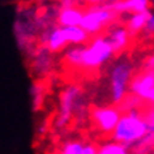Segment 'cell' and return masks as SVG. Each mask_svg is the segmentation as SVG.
Wrapping results in <instances>:
<instances>
[{
	"label": "cell",
	"instance_id": "6da1fadb",
	"mask_svg": "<svg viewBox=\"0 0 154 154\" xmlns=\"http://www.w3.org/2000/svg\"><path fill=\"white\" fill-rule=\"evenodd\" d=\"M89 111L82 88L77 84H69L59 94V109L54 127L56 131H63L71 125L73 120L77 123L86 122L89 119Z\"/></svg>",
	"mask_w": 154,
	"mask_h": 154
},
{
	"label": "cell",
	"instance_id": "7a4b0ae2",
	"mask_svg": "<svg viewBox=\"0 0 154 154\" xmlns=\"http://www.w3.org/2000/svg\"><path fill=\"white\" fill-rule=\"evenodd\" d=\"M12 28L18 51L28 59L39 46L42 28L38 21V9L32 7L17 8Z\"/></svg>",
	"mask_w": 154,
	"mask_h": 154
},
{
	"label": "cell",
	"instance_id": "3957f363",
	"mask_svg": "<svg viewBox=\"0 0 154 154\" xmlns=\"http://www.w3.org/2000/svg\"><path fill=\"white\" fill-rule=\"evenodd\" d=\"M134 63L128 55H118L107 68V91L110 105H120L129 94V85L134 77Z\"/></svg>",
	"mask_w": 154,
	"mask_h": 154
},
{
	"label": "cell",
	"instance_id": "277c9868",
	"mask_svg": "<svg viewBox=\"0 0 154 154\" xmlns=\"http://www.w3.org/2000/svg\"><path fill=\"white\" fill-rule=\"evenodd\" d=\"M149 129V122L145 116V112L140 110H132L128 112H123L116 128L111 133L110 140L132 149L138 144Z\"/></svg>",
	"mask_w": 154,
	"mask_h": 154
},
{
	"label": "cell",
	"instance_id": "5b68a950",
	"mask_svg": "<svg viewBox=\"0 0 154 154\" xmlns=\"http://www.w3.org/2000/svg\"><path fill=\"white\" fill-rule=\"evenodd\" d=\"M115 57H116V54L114 52L105 34L93 37L86 43L85 51H84L82 71H97L110 64Z\"/></svg>",
	"mask_w": 154,
	"mask_h": 154
},
{
	"label": "cell",
	"instance_id": "8992f818",
	"mask_svg": "<svg viewBox=\"0 0 154 154\" xmlns=\"http://www.w3.org/2000/svg\"><path fill=\"white\" fill-rule=\"evenodd\" d=\"M119 14H116L107 3L98 5H89L85 8L81 28L89 34L90 38L101 35L114 22H116Z\"/></svg>",
	"mask_w": 154,
	"mask_h": 154
},
{
	"label": "cell",
	"instance_id": "52a82bcc",
	"mask_svg": "<svg viewBox=\"0 0 154 154\" xmlns=\"http://www.w3.org/2000/svg\"><path fill=\"white\" fill-rule=\"evenodd\" d=\"M122 110L116 105H101L90 107L89 120L91 125L102 134H110L116 128L122 118Z\"/></svg>",
	"mask_w": 154,
	"mask_h": 154
},
{
	"label": "cell",
	"instance_id": "ba28073f",
	"mask_svg": "<svg viewBox=\"0 0 154 154\" xmlns=\"http://www.w3.org/2000/svg\"><path fill=\"white\" fill-rule=\"evenodd\" d=\"M56 54L51 52L45 46H38L33 54L28 57L29 60V69L34 80L42 81L54 72L56 67Z\"/></svg>",
	"mask_w": 154,
	"mask_h": 154
},
{
	"label": "cell",
	"instance_id": "9c48e42d",
	"mask_svg": "<svg viewBox=\"0 0 154 154\" xmlns=\"http://www.w3.org/2000/svg\"><path fill=\"white\" fill-rule=\"evenodd\" d=\"M103 34L107 38V41L110 42L111 47H112L114 52L116 54V56L124 54L125 50L129 47L131 41H132V35L129 34L125 24L120 22L119 20L116 22H114L111 26H109V29Z\"/></svg>",
	"mask_w": 154,
	"mask_h": 154
},
{
	"label": "cell",
	"instance_id": "30bf717a",
	"mask_svg": "<svg viewBox=\"0 0 154 154\" xmlns=\"http://www.w3.org/2000/svg\"><path fill=\"white\" fill-rule=\"evenodd\" d=\"M39 45L45 46L46 48H48L51 52L60 55L65 48L68 47V42L65 39L63 28L59 25H52L50 28L45 29L39 35Z\"/></svg>",
	"mask_w": 154,
	"mask_h": 154
},
{
	"label": "cell",
	"instance_id": "8fae6325",
	"mask_svg": "<svg viewBox=\"0 0 154 154\" xmlns=\"http://www.w3.org/2000/svg\"><path fill=\"white\" fill-rule=\"evenodd\" d=\"M154 89V71L142 69L134 75L129 85V94L140 98L142 102ZM145 105V103H144Z\"/></svg>",
	"mask_w": 154,
	"mask_h": 154
},
{
	"label": "cell",
	"instance_id": "7c38bea8",
	"mask_svg": "<svg viewBox=\"0 0 154 154\" xmlns=\"http://www.w3.org/2000/svg\"><path fill=\"white\" fill-rule=\"evenodd\" d=\"M106 3L115 13L119 14V17L131 13L149 12L152 7L149 0H106Z\"/></svg>",
	"mask_w": 154,
	"mask_h": 154
},
{
	"label": "cell",
	"instance_id": "4fadbf2b",
	"mask_svg": "<svg viewBox=\"0 0 154 154\" xmlns=\"http://www.w3.org/2000/svg\"><path fill=\"white\" fill-rule=\"evenodd\" d=\"M52 154H98V145L80 138H69L61 142Z\"/></svg>",
	"mask_w": 154,
	"mask_h": 154
},
{
	"label": "cell",
	"instance_id": "5bb4252c",
	"mask_svg": "<svg viewBox=\"0 0 154 154\" xmlns=\"http://www.w3.org/2000/svg\"><path fill=\"white\" fill-rule=\"evenodd\" d=\"M84 12L85 8L81 5L69 7V8H60L57 13L56 22L61 28H67V26H81Z\"/></svg>",
	"mask_w": 154,
	"mask_h": 154
},
{
	"label": "cell",
	"instance_id": "9a60e30c",
	"mask_svg": "<svg viewBox=\"0 0 154 154\" xmlns=\"http://www.w3.org/2000/svg\"><path fill=\"white\" fill-rule=\"evenodd\" d=\"M85 47H86V45L68 46V47L60 54L61 63L69 69L82 71V59H84Z\"/></svg>",
	"mask_w": 154,
	"mask_h": 154
},
{
	"label": "cell",
	"instance_id": "2e32d148",
	"mask_svg": "<svg viewBox=\"0 0 154 154\" xmlns=\"http://www.w3.org/2000/svg\"><path fill=\"white\" fill-rule=\"evenodd\" d=\"M150 12V11H149ZM149 12H142V13H131V14H127L125 16V20H124V24L128 29L129 34L133 37H137V35H141L142 30L145 28V24H146V20H148V16H149Z\"/></svg>",
	"mask_w": 154,
	"mask_h": 154
},
{
	"label": "cell",
	"instance_id": "e0dca14e",
	"mask_svg": "<svg viewBox=\"0 0 154 154\" xmlns=\"http://www.w3.org/2000/svg\"><path fill=\"white\" fill-rule=\"evenodd\" d=\"M63 32L69 46L86 45L90 41V35L81 26H67V28H63Z\"/></svg>",
	"mask_w": 154,
	"mask_h": 154
},
{
	"label": "cell",
	"instance_id": "ac0fdd59",
	"mask_svg": "<svg viewBox=\"0 0 154 154\" xmlns=\"http://www.w3.org/2000/svg\"><path fill=\"white\" fill-rule=\"evenodd\" d=\"M45 94H46V89H45L43 84L41 81H38V80H34L29 89L30 103H32V110L34 112H37L42 107V105H43Z\"/></svg>",
	"mask_w": 154,
	"mask_h": 154
},
{
	"label": "cell",
	"instance_id": "d6986e66",
	"mask_svg": "<svg viewBox=\"0 0 154 154\" xmlns=\"http://www.w3.org/2000/svg\"><path fill=\"white\" fill-rule=\"evenodd\" d=\"M154 149V123H149V129L145 137L131 149L132 154H150Z\"/></svg>",
	"mask_w": 154,
	"mask_h": 154
},
{
	"label": "cell",
	"instance_id": "ffe728a7",
	"mask_svg": "<svg viewBox=\"0 0 154 154\" xmlns=\"http://www.w3.org/2000/svg\"><path fill=\"white\" fill-rule=\"evenodd\" d=\"M98 154H132L131 149L127 146L115 142L112 140H109L103 144L98 145Z\"/></svg>",
	"mask_w": 154,
	"mask_h": 154
},
{
	"label": "cell",
	"instance_id": "44dd1931",
	"mask_svg": "<svg viewBox=\"0 0 154 154\" xmlns=\"http://www.w3.org/2000/svg\"><path fill=\"white\" fill-rule=\"evenodd\" d=\"M119 109L122 110V112H128L132 110H140L144 106V102L140 98L134 97L132 94H128L127 97L120 102V105H118Z\"/></svg>",
	"mask_w": 154,
	"mask_h": 154
},
{
	"label": "cell",
	"instance_id": "7402d4cb",
	"mask_svg": "<svg viewBox=\"0 0 154 154\" xmlns=\"http://www.w3.org/2000/svg\"><path fill=\"white\" fill-rule=\"evenodd\" d=\"M141 35L144 38H152V37H154V11H150V12H149L148 20H146L145 28H144V30H142Z\"/></svg>",
	"mask_w": 154,
	"mask_h": 154
},
{
	"label": "cell",
	"instance_id": "603a6c76",
	"mask_svg": "<svg viewBox=\"0 0 154 154\" xmlns=\"http://www.w3.org/2000/svg\"><path fill=\"white\" fill-rule=\"evenodd\" d=\"M144 69H150V71H154V52L150 54V55L145 59V61H144Z\"/></svg>",
	"mask_w": 154,
	"mask_h": 154
},
{
	"label": "cell",
	"instance_id": "cb8c5ba5",
	"mask_svg": "<svg viewBox=\"0 0 154 154\" xmlns=\"http://www.w3.org/2000/svg\"><path fill=\"white\" fill-rule=\"evenodd\" d=\"M79 2H81L84 5L89 7V5H98V4H102V3H105L106 0H79Z\"/></svg>",
	"mask_w": 154,
	"mask_h": 154
},
{
	"label": "cell",
	"instance_id": "d4e9b609",
	"mask_svg": "<svg viewBox=\"0 0 154 154\" xmlns=\"http://www.w3.org/2000/svg\"><path fill=\"white\" fill-rule=\"evenodd\" d=\"M145 116L148 119L149 123H154V106L149 107V109L145 111Z\"/></svg>",
	"mask_w": 154,
	"mask_h": 154
},
{
	"label": "cell",
	"instance_id": "484cf974",
	"mask_svg": "<svg viewBox=\"0 0 154 154\" xmlns=\"http://www.w3.org/2000/svg\"><path fill=\"white\" fill-rule=\"evenodd\" d=\"M144 103H145V105H148V106H150V107H153V106H154V89L150 91L149 95L145 98Z\"/></svg>",
	"mask_w": 154,
	"mask_h": 154
},
{
	"label": "cell",
	"instance_id": "4316f807",
	"mask_svg": "<svg viewBox=\"0 0 154 154\" xmlns=\"http://www.w3.org/2000/svg\"><path fill=\"white\" fill-rule=\"evenodd\" d=\"M149 2H150V4L152 5H154V0H149Z\"/></svg>",
	"mask_w": 154,
	"mask_h": 154
},
{
	"label": "cell",
	"instance_id": "83f0119b",
	"mask_svg": "<svg viewBox=\"0 0 154 154\" xmlns=\"http://www.w3.org/2000/svg\"><path fill=\"white\" fill-rule=\"evenodd\" d=\"M150 154H154V149L152 150V152H150Z\"/></svg>",
	"mask_w": 154,
	"mask_h": 154
}]
</instances>
